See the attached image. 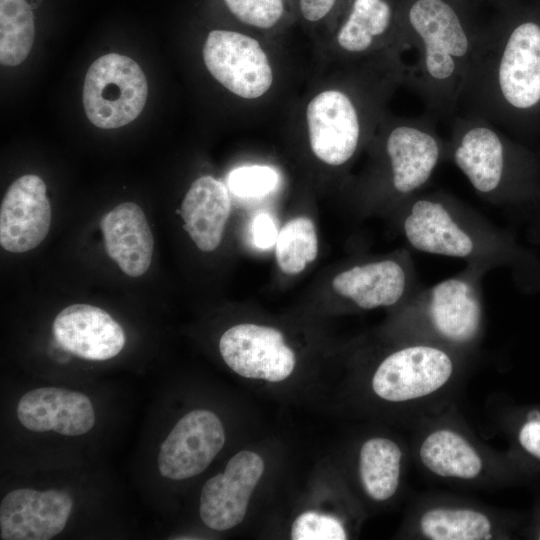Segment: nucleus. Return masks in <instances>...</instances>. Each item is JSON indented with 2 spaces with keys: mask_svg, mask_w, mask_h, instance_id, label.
Segmentation results:
<instances>
[{
  "mask_svg": "<svg viewBox=\"0 0 540 540\" xmlns=\"http://www.w3.org/2000/svg\"><path fill=\"white\" fill-rule=\"evenodd\" d=\"M148 95L145 74L131 58L110 53L89 67L83 87L85 113L101 129L124 126L139 116Z\"/></svg>",
  "mask_w": 540,
  "mask_h": 540,
  "instance_id": "nucleus-1",
  "label": "nucleus"
},
{
  "mask_svg": "<svg viewBox=\"0 0 540 540\" xmlns=\"http://www.w3.org/2000/svg\"><path fill=\"white\" fill-rule=\"evenodd\" d=\"M203 60L212 77L242 99H258L273 85L274 72L266 51L247 34L210 31L203 45Z\"/></svg>",
  "mask_w": 540,
  "mask_h": 540,
  "instance_id": "nucleus-2",
  "label": "nucleus"
},
{
  "mask_svg": "<svg viewBox=\"0 0 540 540\" xmlns=\"http://www.w3.org/2000/svg\"><path fill=\"white\" fill-rule=\"evenodd\" d=\"M309 144L323 163L340 166L355 153L361 135L360 115L352 97L338 88L316 93L305 112Z\"/></svg>",
  "mask_w": 540,
  "mask_h": 540,
  "instance_id": "nucleus-3",
  "label": "nucleus"
},
{
  "mask_svg": "<svg viewBox=\"0 0 540 540\" xmlns=\"http://www.w3.org/2000/svg\"><path fill=\"white\" fill-rule=\"evenodd\" d=\"M219 350L235 373L269 382L286 379L296 362L293 350L279 330L255 324L229 328L220 338Z\"/></svg>",
  "mask_w": 540,
  "mask_h": 540,
  "instance_id": "nucleus-4",
  "label": "nucleus"
},
{
  "mask_svg": "<svg viewBox=\"0 0 540 540\" xmlns=\"http://www.w3.org/2000/svg\"><path fill=\"white\" fill-rule=\"evenodd\" d=\"M453 370L449 356L430 346H412L388 356L376 370L372 387L382 399L406 401L442 387Z\"/></svg>",
  "mask_w": 540,
  "mask_h": 540,
  "instance_id": "nucleus-5",
  "label": "nucleus"
},
{
  "mask_svg": "<svg viewBox=\"0 0 540 540\" xmlns=\"http://www.w3.org/2000/svg\"><path fill=\"white\" fill-rule=\"evenodd\" d=\"M224 442L220 419L211 411L193 410L177 422L162 443L158 469L172 480L193 477L209 466Z\"/></svg>",
  "mask_w": 540,
  "mask_h": 540,
  "instance_id": "nucleus-6",
  "label": "nucleus"
},
{
  "mask_svg": "<svg viewBox=\"0 0 540 540\" xmlns=\"http://www.w3.org/2000/svg\"><path fill=\"white\" fill-rule=\"evenodd\" d=\"M264 471L263 459L241 451L227 463L223 473L210 478L200 495V516L209 528L224 531L245 517L251 494Z\"/></svg>",
  "mask_w": 540,
  "mask_h": 540,
  "instance_id": "nucleus-7",
  "label": "nucleus"
},
{
  "mask_svg": "<svg viewBox=\"0 0 540 540\" xmlns=\"http://www.w3.org/2000/svg\"><path fill=\"white\" fill-rule=\"evenodd\" d=\"M51 225L46 185L37 175L26 174L7 189L0 207V244L11 253L37 247Z\"/></svg>",
  "mask_w": 540,
  "mask_h": 540,
  "instance_id": "nucleus-8",
  "label": "nucleus"
},
{
  "mask_svg": "<svg viewBox=\"0 0 540 540\" xmlns=\"http://www.w3.org/2000/svg\"><path fill=\"white\" fill-rule=\"evenodd\" d=\"M71 497L63 491L44 492L29 488L9 492L0 505L2 540H48L65 527L72 509Z\"/></svg>",
  "mask_w": 540,
  "mask_h": 540,
  "instance_id": "nucleus-9",
  "label": "nucleus"
},
{
  "mask_svg": "<svg viewBox=\"0 0 540 540\" xmlns=\"http://www.w3.org/2000/svg\"><path fill=\"white\" fill-rule=\"evenodd\" d=\"M409 21L424 44L425 68L437 81L451 78L469 50L468 37L452 7L442 0H417Z\"/></svg>",
  "mask_w": 540,
  "mask_h": 540,
  "instance_id": "nucleus-10",
  "label": "nucleus"
},
{
  "mask_svg": "<svg viewBox=\"0 0 540 540\" xmlns=\"http://www.w3.org/2000/svg\"><path fill=\"white\" fill-rule=\"evenodd\" d=\"M57 342L72 354L87 360L115 357L125 345L122 327L103 309L89 304H72L53 322Z\"/></svg>",
  "mask_w": 540,
  "mask_h": 540,
  "instance_id": "nucleus-11",
  "label": "nucleus"
},
{
  "mask_svg": "<svg viewBox=\"0 0 540 540\" xmlns=\"http://www.w3.org/2000/svg\"><path fill=\"white\" fill-rule=\"evenodd\" d=\"M17 417L31 431L53 430L66 436L85 434L95 422L92 403L85 394L57 387L24 394L18 402Z\"/></svg>",
  "mask_w": 540,
  "mask_h": 540,
  "instance_id": "nucleus-12",
  "label": "nucleus"
},
{
  "mask_svg": "<svg viewBox=\"0 0 540 540\" xmlns=\"http://www.w3.org/2000/svg\"><path fill=\"white\" fill-rule=\"evenodd\" d=\"M504 99L513 107L527 109L540 101V26L525 22L510 34L498 69Z\"/></svg>",
  "mask_w": 540,
  "mask_h": 540,
  "instance_id": "nucleus-13",
  "label": "nucleus"
},
{
  "mask_svg": "<svg viewBox=\"0 0 540 540\" xmlns=\"http://www.w3.org/2000/svg\"><path fill=\"white\" fill-rule=\"evenodd\" d=\"M107 255L130 277H139L151 265L154 238L143 210L124 202L106 213L101 221Z\"/></svg>",
  "mask_w": 540,
  "mask_h": 540,
  "instance_id": "nucleus-14",
  "label": "nucleus"
},
{
  "mask_svg": "<svg viewBox=\"0 0 540 540\" xmlns=\"http://www.w3.org/2000/svg\"><path fill=\"white\" fill-rule=\"evenodd\" d=\"M230 209L229 192L221 181L205 175L191 184L180 214L184 229L201 251L211 252L219 246Z\"/></svg>",
  "mask_w": 540,
  "mask_h": 540,
  "instance_id": "nucleus-15",
  "label": "nucleus"
},
{
  "mask_svg": "<svg viewBox=\"0 0 540 540\" xmlns=\"http://www.w3.org/2000/svg\"><path fill=\"white\" fill-rule=\"evenodd\" d=\"M404 232L415 249L431 254L466 257L474 247L470 236L435 201L415 202L405 219Z\"/></svg>",
  "mask_w": 540,
  "mask_h": 540,
  "instance_id": "nucleus-16",
  "label": "nucleus"
},
{
  "mask_svg": "<svg viewBox=\"0 0 540 540\" xmlns=\"http://www.w3.org/2000/svg\"><path fill=\"white\" fill-rule=\"evenodd\" d=\"M386 151L396 191L407 194L421 187L439 159V146L429 133L411 126H397L388 135Z\"/></svg>",
  "mask_w": 540,
  "mask_h": 540,
  "instance_id": "nucleus-17",
  "label": "nucleus"
},
{
  "mask_svg": "<svg viewBox=\"0 0 540 540\" xmlns=\"http://www.w3.org/2000/svg\"><path fill=\"white\" fill-rule=\"evenodd\" d=\"M405 285L403 268L391 260L352 267L332 281L335 292L363 309L395 304L403 295Z\"/></svg>",
  "mask_w": 540,
  "mask_h": 540,
  "instance_id": "nucleus-18",
  "label": "nucleus"
},
{
  "mask_svg": "<svg viewBox=\"0 0 540 540\" xmlns=\"http://www.w3.org/2000/svg\"><path fill=\"white\" fill-rule=\"evenodd\" d=\"M430 296V316L442 336L457 342L475 336L480 324V305L466 281L446 279L432 288Z\"/></svg>",
  "mask_w": 540,
  "mask_h": 540,
  "instance_id": "nucleus-19",
  "label": "nucleus"
},
{
  "mask_svg": "<svg viewBox=\"0 0 540 540\" xmlns=\"http://www.w3.org/2000/svg\"><path fill=\"white\" fill-rule=\"evenodd\" d=\"M454 159L477 191L488 193L499 186L504 151L500 138L490 128L478 126L468 130L455 151Z\"/></svg>",
  "mask_w": 540,
  "mask_h": 540,
  "instance_id": "nucleus-20",
  "label": "nucleus"
},
{
  "mask_svg": "<svg viewBox=\"0 0 540 540\" xmlns=\"http://www.w3.org/2000/svg\"><path fill=\"white\" fill-rule=\"evenodd\" d=\"M420 458L431 472L442 477L472 479L482 469L477 452L463 437L450 430L431 433L421 445Z\"/></svg>",
  "mask_w": 540,
  "mask_h": 540,
  "instance_id": "nucleus-21",
  "label": "nucleus"
},
{
  "mask_svg": "<svg viewBox=\"0 0 540 540\" xmlns=\"http://www.w3.org/2000/svg\"><path fill=\"white\" fill-rule=\"evenodd\" d=\"M392 10L385 0H354L350 13L337 31L336 44L346 53L360 54L374 48L391 25Z\"/></svg>",
  "mask_w": 540,
  "mask_h": 540,
  "instance_id": "nucleus-22",
  "label": "nucleus"
},
{
  "mask_svg": "<svg viewBox=\"0 0 540 540\" xmlns=\"http://www.w3.org/2000/svg\"><path fill=\"white\" fill-rule=\"evenodd\" d=\"M401 450L385 438L366 441L360 451L359 472L365 492L374 500L389 499L397 490Z\"/></svg>",
  "mask_w": 540,
  "mask_h": 540,
  "instance_id": "nucleus-23",
  "label": "nucleus"
},
{
  "mask_svg": "<svg viewBox=\"0 0 540 540\" xmlns=\"http://www.w3.org/2000/svg\"><path fill=\"white\" fill-rule=\"evenodd\" d=\"M34 36V14L26 0H0L1 64L22 63L32 48Z\"/></svg>",
  "mask_w": 540,
  "mask_h": 540,
  "instance_id": "nucleus-24",
  "label": "nucleus"
},
{
  "mask_svg": "<svg viewBox=\"0 0 540 540\" xmlns=\"http://www.w3.org/2000/svg\"><path fill=\"white\" fill-rule=\"evenodd\" d=\"M422 532L433 540H484L491 538V523L470 509H432L420 521Z\"/></svg>",
  "mask_w": 540,
  "mask_h": 540,
  "instance_id": "nucleus-25",
  "label": "nucleus"
},
{
  "mask_svg": "<svg viewBox=\"0 0 540 540\" xmlns=\"http://www.w3.org/2000/svg\"><path fill=\"white\" fill-rule=\"evenodd\" d=\"M275 255L280 269L288 275L302 272L314 261L318 253V241L313 221L308 217H296L288 221L278 232Z\"/></svg>",
  "mask_w": 540,
  "mask_h": 540,
  "instance_id": "nucleus-26",
  "label": "nucleus"
},
{
  "mask_svg": "<svg viewBox=\"0 0 540 540\" xmlns=\"http://www.w3.org/2000/svg\"><path fill=\"white\" fill-rule=\"evenodd\" d=\"M279 174L266 165L241 166L232 170L227 178L229 190L239 197H260L272 192L278 185Z\"/></svg>",
  "mask_w": 540,
  "mask_h": 540,
  "instance_id": "nucleus-27",
  "label": "nucleus"
},
{
  "mask_svg": "<svg viewBox=\"0 0 540 540\" xmlns=\"http://www.w3.org/2000/svg\"><path fill=\"white\" fill-rule=\"evenodd\" d=\"M242 23L259 29L276 26L284 14L283 0H223Z\"/></svg>",
  "mask_w": 540,
  "mask_h": 540,
  "instance_id": "nucleus-28",
  "label": "nucleus"
},
{
  "mask_svg": "<svg viewBox=\"0 0 540 540\" xmlns=\"http://www.w3.org/2000/svg\"><path fill=\"white\" fill-rule=\"evenodd\" d=\"M293 540H344L346 532L341 522L330 515L307 511L300 514L291 529Z\"/></svg>",
  "mask_w": 540,
  "mask_h": 540,
  "instance_id": "nucleus-29",
  "label": "nucleus"
},
{
  "mask_svg": "<svg viewBox=\"0 0 540 540\" xmlns=\"http://www.w3.org/2000/svg\"><path fill=\"white\" fill-rule=\"evenodd\" d=\"M252 234L254 244L267 249L272 247L277 240L278 232L273 218L265 212L258 213L252 224Z\"/></svg>",
  "mask_w": 540,
  "mask_h": 540,
  "instance_id": "nucleus-30",
  "label": "nucleus"
},
{
  "mask_svg": "<svg viewBox=\"0 0 540 540\" xmlns=\"http://www.w3.org/2000/svg\"><path fill=\"white\" fill-rule=\"evenodd\" d=\"M336 1L337 0H299L301 15L306 21L317 23L328 16Z\"/></svg>",
  "mask_w": 540,
  "mask_h": 540,
  "instance_id": "nucleus-31",
  "label": "nucleus"
},
{
  "mask_svg": "<svg viewBox=\"0 0 540 540\" xmlns=\"http://www.w3.org/2000/svg\"><path fill=\"white\" fill-rule=\"evenodd\" d=\"M519 442L526 451L540 459V419L524 424L519 432Z\"/></svg>",
  "mask_w": 540,
  "mask_h": 540,
  "instance_id": "nucleus-32",
  "label": "nucleus"
}]
</instances>
